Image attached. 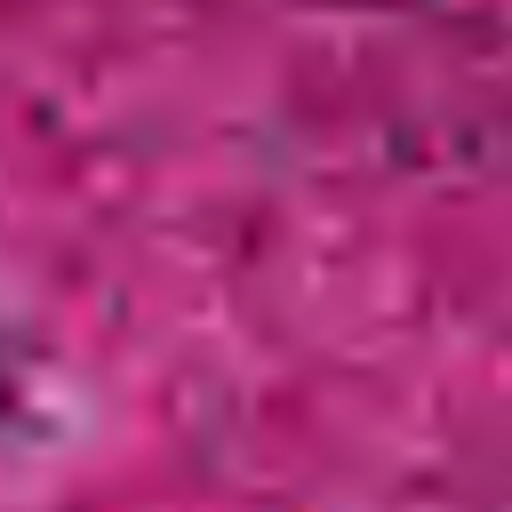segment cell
Instances as JSON below:
<instances>
[{
  "label": "cell",
  "mask_w": 512,
  "mask_h": 512,
  "mask_svg": "<svg viewBox=\"0 0 512 512\" xmlns=\"http://www.w3.org/2000/svg\"><path fill=\"white\" fill-rule=\"evenodd\" d=\"M24 408V376H16V352H8V336H0V424Z\"/></svg>",
  "instance_id": "6da1fadb"
}]
</instances>
